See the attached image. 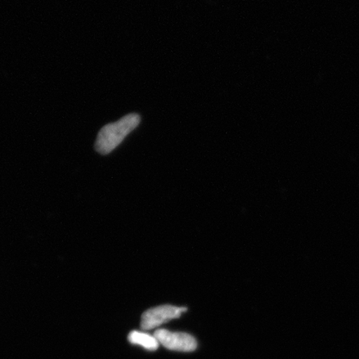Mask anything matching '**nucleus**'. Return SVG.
I'll return each mask as SVG.
<instances>
[{"instance_id": "nucleus-1", "label": "nucleus", "mask_w": 359, "mask_h": 359, "mask_svg": "<svg viewBox=\"0 0 359 359\" xmlns=\"http://www.w3.org/2000/svg\"><path fill=\"white\" fill-rule=\"evenodd\" d=\"M141 123V116L130 114L118 122L104 126L97 135L96 150L102 155L110 154Z\"/></svg>"}, {"instance_id": "nucleus-2", "label": "nucleus", "mask_w": 359, "mask_h": 359, "mask_svg": "<svg viewBox=\"0 0 359 359\" xmlns=\"http://www.w3.org/2000/svg\"><path fill=\"white\" fill-rule=\"evenodd\" d=\"M185 307H176L172 305H161V306L148 309L142 314L141 326L144 330H151L161 326L170 320L177 318L186 312Z\"/></svg>"}, {"instance_id": "nucleus-3", "label": "nucleus", "mask_w": 359, "mask_h": 359, "mask_svg": "<svg viewBox=\"0 0 359 359\" xmlns=\"http://www.w3.org/2000/svg\"><path fill=\"white\" fill-rule=\"evenodd\" d=\"M154 336L159 344L175 351L192 352L197 347L195 338L186 333L158 330L155 332Z\"/></svg>"}, {"instance_id": "nucleus-4", "label": "nucleus", "mask_w": 359, "mask_h": 359, "mask_svg": "<svg viewBox=\"0 0 359 359\" xmlns=\"http://www.w3.org/2000/svg\"><path fill=\"white\" fill-rule=\"evenodd\" d=\"M129 342L132 344L138 345L150 351H155L159 347L158 341L155 336H151L140 331H133L128 335Z\"/></svg>"}]
</instances>
